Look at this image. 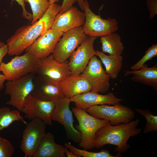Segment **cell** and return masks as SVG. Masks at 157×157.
<instances>
[{
  "label": "cell",
  "instance_id": "cell-16",
  "mask_svg": "<svg viewBox=\"0 0 157 157\" xmlns=\"http://www.w3.org/2000/svg\"><path fill=\"white\" fill-rule=\"evenodd\" d=\"M40 64L36 74L47 76L59 83L70 76L67 60L63 63L57 61L51 54L40 59Z\"/></svg>",
  "mask_w": 157,
  "mask_h": 157
},
{
  "label": "cell",
  "instance_id": "cell-3",
  "mask_svg": "<svg viewBox=\"0 0 157 157\" xmlns=\"http://www.w3.org/2000/svg\"><path fill=\"white\" fill-rule=\"evenodd\" d=\"M72 111L78 120V125L77 128L81 134L79 146L87 150L95 147L94 142L97 132L109 122L92 116L85 109L74 107Z\"/></svg>",
  "mask_w": 157,
  "mask_h": 157
},
{
  "label": "cell",
  "instance_id": "cell-6",
  "mask_svg": "<svg viewBox=\"0 0 157 157\" xmlns=\"http://www.w3.org/2000/svg\"><path fill=\"white\" fill-rule=\"evenodd\" d=\"M87 113L96 118L109 121L113 126L126 124L134 117L135 113L131 109L119 104L110 106L103 104L86 109Z\"/></svg>",
  "mask_w": 157,
  "mask_h": 157
},
{
  "label": "cell",
  "instance_id": "cell-29",
  "mask_svg": "<svg viewBox=\"0 0 157 157\" xmlns=\"http://www.w3.org/2000/svg\"><path fill=\"white\" fill-rule=\"evenodd\" d=\"M14 151L11 142L0 135V157H11Z\"/></svg>",
  "mask_w": 157,
  "mask_h": 157
},
{
  "label": "cell",
  "instance_id": "cell-32",
  "mask_svg": "<svg viewBox=\"0 0 157 157\" xmlns=\"http://www.w3.org/2000/svg\"><path fill=\"white\" fill-rule=\"evenodd\" d=\"M77 1V0H63L62 5L60 6L59 13H62L69 10L73 4Z\"/></svg>",
  "mask_w": 157,
  "mask_h": 157
},
{
  "label": "cell",
  "instance_id": "cell-4",
  "mask_svg": "<svg viewBox=\"0 0 157 157\" xmlns=\"http://www.w3.org/2000/svg\"><path fill=\"white\" fill-rule=\"evenodd\" d=\"M40 59L35 56L25 53L21 56L16 55L7 63L2 62L0 72L7 81L15 80L28 74H36L40 64Z\"/></svg>",
  "mask_w": 157,
  "mask_h": 157
},
{
  "label": "cell",
  "instance_id": "cell-8",
  "mask_svg": "<svg viewBox=\"0 0 157 157\" xmlns=\"http://www.w3.org/2000/svg\"><path fill=\"white\" fill-rule=\"evenodd\" d=\"M83 26L75 28L63 34L52 53L57 61L67 60L72 53L87 38Z\"/></svg>",
  "mask_w": 157,
  "mask_h": 157
},
{
  "label": "cell",
  "instance_id": "cell-25",
  "mask_svg": "<svg viewBox=\"0 0 157 157\" xmlns=\"http://www.w3.org/2000/svg\"><path fill=\"white\" fill-rule=\"evenodd\" d=\"M31 6L33 19L31 24H32L41 18L48 9L50 3L49 0H24Z\"/></svg>",
  "mask_w": 157,
  "mask_h": 157
},
{
  "label": "cell",
  "instance_id": "cell-2",
  "mask_svg": "<svg viewBox=\"0 0 157 157\" xmlns=\"http://www.w3.org/2000/svg\"><path fill=\"white\" fill-rule=\"evenodd\" d=\"M139 122L137 119L127 123H121L116 126L108 123L97 132L95 147L99 148L106 144H111L117 146L115 151L117 153L125 152L130 147L127 143L129 138L139 134L141 132V129L137 128Z\"/></svg>",
  "mask_w": 157,
  "mask_h": 157
},
{
  "label": "cell",
  "instance_id": "cell-24",
  "mask_svg": "<svg viewBox=\"0 0 157 157\" xmlns=\"http://www.w3.org/2000/svg\"><path fill=\"white\" fill-rule=\"evenodd\" d=\"M20 112L17 109L11 110L6 107L0 108V132L15 121H21L26 124V122L20 115Z\"/></svg>",
  "mask_w": 157,
  "mask_h": 157
},
{
  "label": "cell",
  "instance_id": "cell-40",
  "mask_svg": "<svg viewBox=\"0 0 157 157\" xmlns=\"http://www.w3.org/2000/svg\"></svg>",
  "mask_w": 157,
  "mask_h": 157
},
{
  "label": "cell",
  "instance_id": "cell-26",
  "mask_svg": "<svg viewBox=\"0 0 157 157\" xmlns=\"http://www.w3.org/2000/svg\"><path fill=\"white\" fill-rule=\"evenodd\" d=\"M65 145L68 149L73 152L77 157H117L121 156L120 154L118 153L115 156H112L107 150H102L99 152H95L88 151L85 149H80L75 147L70 142H66Z\"/></svg>",
  "mask_w": 157,
  "mask_h": 157
},
{
  "label": "cell",
  "instance_id": "cell-27",
  "mask_svg": "<svg viewBox=\"0 0 157 157\" xmlns=\"http://www.w3.org/2000/svg\"><path fill=\"white\" fill-rule=\"evenodd\" d=\"M139 114L144 116L147 120L143 133L147 134L151 132L157 131V116L147 110L136 108L135 109Z\"/></svg>",
  "mask_w": 157,
  "mask_h": 157
},
{
  "label": "cell",
  "instance_id": "cell-30",
  "mask_svg": "<svg viewBox=\"0 0 157 157\" xmlns=\"http://www.w3.org/2000/svg\"><path fill=\"white\" fill-rule=\"evenodd\" d=\"M146 4L151 19L157 14V0H146Z\"/></svg>",
  "mask_w": 157,
  "mask_h": 157
},
{
  "label": "cell",
  "instance_id": "cell-18",
  "mask_svg": "<svg viewBox=\"0 0 157 157\" xmlns=\"http://www.w3.org/2000/svg\"><path fill=\"white\" fill-rule=\"evenodd\" d=\"M85 20L84 12L72 6L65 13L56 15L51 28L63 33L74 28L83 26Z\"/></svg>",
  "mask_w": 157,
  "mask_h": 157
},
{
  "label": "cell",
  "instance_id": "cell-38",
  "mask_svg": "<svg viewBox=\"0 0 157 157\" xmlns=\"http://www.w3.org/2000/svg\"><path fill=\"white\" fill-rule=\"evenodd\" d=\"M4 44V42H0V47L2 45Z\"/></svg>",
  "mask_w": 157,
  "mask_h": 157
},
{
  "label": "cell",
  "instance_id": "cell-37",
  "mask_svg": "<svg viewBox=\"0 0 157 157\" xmlns=\"http://www.w3.org/2000/svg\"><path fill=\"white\" fill-rule=\"evenodd\" d=\"M50 3L51 4H52L56 2H58L59 0H49Z\"/></svg>",
  "mask_w": 157,
  "mask_h": 157
},
{
  "label": "cell",
  "instance_id": "cell-28",
  "mask_svg": "<svg viewBox=\"0 0 157 157\" xmlns=\"http://www.w3.org/2000/svg\"><path fill=\"white\" fill-rule=\"evenodd\" d=\"M157 56V44H153L145 52L144 55L135 64L132 66L131 69L133 70H138L142 68L145 63Z\"/></svg>",
  "mask_w": 157,
  "mask_h": 157
},
{
  "label": "cell",
  "instance_id": "cell-1",
  "mask_svg": "<svg viewBox=\"0 0 157 157\" xmlns=\"http://www.w3.org/2000/svg\"><path fill=\"white\" fill-rule=\"evenodd\" d=\"M60 7L56 3L50 4L43 15L34 23L18 28L7 40V54L10 56L20 55L39 36L51 28Z\"/></svg>",
  "mask_w": 157,
  "mask_h": 157
},
{
  "label": "cell",
  "instance_id": "cell-14",
  "mask_svg": "<svg viewBox=\"0 0 157 157\" xmlns=\"http://www.w3.org/2000/svg\"><path fill=\"white\" fill-rule=\"evenodd\" d=\"M63 33L50 28L39 36L25 50L41 59L51 54Z\"/></svg>",
  "mask_w": 157,
  "mask_h": 157
},
{
  "label": "cell",
  "instance_id": "cell-11",
  "mask_svg": "<svg viewBox=\"0 0 157 157\" xmlns=\"http://www.w3.org/2000/svg\"><path fill=\"white\" fill-rule=\"evenodd\" d=\"M81 74L90 85L91 91L104 93L108 90L110 77L103 69L101 60L96 56L91 58Z\"/></svg>",
  "mask_w": 157,
  "mask_h": 157
},
{
  "label": "cell",
  "instance_id": "cell-22",
  "mask_svg": "<svg viewBox=\"0 0 157 157\" xmlns=\"http://www.w3.org/2000/svg\"><path fill=\"white\" fill-rule=\"evenodd\" d=\"M95 56L100 59L105 68V71L110 78L112 79L117 78L121 70L122 66V56L121 55H107L102 51H97Z\"/></svg>",
  "mask_w": 157,
  "mask_h": 157
},
{
  "label": "cell",
  "instance_id": "cell-13",
  "mask_svg": "<svg viewBox=\"0 0 157 157\" xmlns=\"http://www.w3.org/2000/svg\"><path fill=\"white\" fill-rule=\"evenodd\" d=\"M97 37L88 36L86 39L71 55L68 61L71 76L81 74L87 65L90 59L95 56L94 43Z\"/></svg>",
  "mask_w": 157,
  "mask_h": 157
},
{
  "label": "cell",
  "instance_id": "cell-39",
  "mask_svg": "<svg viewBox=\"0 0 157 157\" xmlns=\"http://www.w3.org/2000/svg\"></svg>",
  "mask_w": 157,
  "mask_h": 157
},
{
  "label": "cell",
  "instance_id": "cell-9",
  "mask_svg": "<svg viewBox=\"0 0 157 157\" xmlns=\"http://www.w3.org/2000/svg\"><path fill=\"white\" fill-rule=\"evenodd\" d=\"M55 107L51 116L52 120L62 125L65 129L67 138L73 142L79 143L81 138V134L73 125L72 113L69 108L71 102L69 99L65 97L54 98L51 99Z\"/></svg>",
  "mask_w": 157,
  "mask_h": 157
},
{
  "label": "cell",
  "instance_id": "cell-23",
  "mask_svg": "<svg viewBox=\"0 0 157 157\" xmlns=\"http://www.w3.org/2000/svg\"><path fill=\"white\" fill-rule=\"evenodd\" d=\"M102 52L109 55H121L125 48L119 35L114 32L100 37Z\"/></svg>",
  "mask_w": 157,
  "mask_h": 157
},
{
  "label": "cell",
  "instance_id": "cell-7",
  "mask_svg": "<svg viewBox=\"0 0 157 157\" xmlns=\"http://www.w3.org/2000/svg\"><path fill=\"white\" fill-rule=\"evenodd\" d=\"M35 74H29L19 78L8 81L6 84L5 93L9 95L10 98L6 104L21 112L26 98L33 89V80Z\"/></svg>",
  "mask_w": 157,
  "mask_h": 157
},
{
  "label": "cell",
  "instance_id": "cell-31",
  "mask_svg": "<svg viewBox=\"0 0 157 157\" xmlns=\"http://www.w3.org/2000/svg\"><path fill=\"white\" fill-rule=\"evenodd\" d=\"M12 1H15L19 5L21 6L22 9V17L28 21L31 22L33 19V15L32 14L28 12L26 10L25 7L24 0H12Z\"/></svg>",
  "mask_w": 157,
  "mask_h": 157
},
{
  "label": "cell",
  "instance_id": "cell-36",
  "mask_svg": "<svg viewBox=\"0 0 157 157\" xmlns=\"http://www.w3.org/2000/svg\"><path fill=\"white\" fill-rule=\"evenodd\" d=\"M85 0H77L78 6L80 7L82 10L84 11V8L83 6V3Z\"/></svg>",
  "mask_w": 157,
  "mask_h": 157
},
{
  "label": "cell",
  "instance_id": "cell-35",
  "mask_svg": "<svg viewBox=\"0 0 157 157\" xmlns=\"http://www.w3.org/2000/svg\"><path fill=\"white\" fill-rule=\"evenodd\" d=\"M6 80V78L3 74H0V90L2 89L4 87V83Z\"/></svg>",
  "mask_w": 157,
  "mask_h": 157
},
{
  "label": "cell",
  "instance_id": "cell-15",
  "mask_svg": "<svg viewBox=\"0 0 157 157\" xmlns=\"http://www.w3.org/2000/svg\"><path fill=\"white\" fill-rule=\"evenodd\" d=\"M36 74L33 80L34 88L31 93L33 96L46 101L64 98L59 83L47 76Z\"/></svg>",
  "mask_w": 157,
  "mask_h": 157
},
{
  "label": "cell",
  "instance_id": "cell-17",
  "mask_svg": "<svg viewBox=\"0 0 157 157\" xmlns=\"http://www.w3.org/2000/svg\"><path fill=\"white\" fill-rule=\"evenodd\" d=\"M69 99L71 102L74 103L76 107L85 109L103 104L114 105L123 100L117 98L112 92L102 95L91 91L76 95Z\"/></svg>",
  "mask_w": 157,
  "mask_h": 157
},
{
  "label": "cell",
  "instance_id": "cell-34",
  "mask_svg": "<svg viewBox=\"0 0 157 157\" xmlns=\"http://www.w3.org/2000/svg\"><path fill=\"white\" fill-rule=\"evenodd\" d=\"M65 147V154L67 157H77V156L72 151H69L68 149Z\"/></svg>",
  "mask_w": 157,
  "mask_h": 157
},
{
  "label": "cell",
  "instance_id": "cell-21",
  "mask_svg": "<svg viewBox=\"0 0 157 157\" xmlns=\"http://www.w3.org/2000/svg\"><path fill=\"white\" fill-rule=\"evenodd\" d=\"M124 72L125 76L133 74L131 79L133 81L152 87L157 91V64L150 67L144 64L139 70H126Z\"/></svg>",
  "mask_w": 157,
  "mask_h": 157
},
{
  "label": "cell",
  "instance_id": "cell-20",
  "mask_svg": "<svg viewBox=\"0 0 157 157\" xmlns=\"http://www.w3.org/2000/svg\"><path fill=\"white\" fill-rule=\"evenodd\" d=\"M65 147L56 143L53 135L46 133L34 152L33 157H66Z\"/></svg>",
  "mask_w": 157,
  "mask_h": 157
},
{
  "label": "cell",
  "instance_id": "cell-12",
  "mask_svg": "<svg viewBox=\"0 0 157 157\" xmlns=\"http://www.w3.org/2000/svg\"><path fill=\"white\" fill-rule=\"evenodd\" d=\"M55 107L52 100L46 101L38 99L30 94L26 98L21 112L24 117L29 120L38 118L46 125L51 126V116Z\"/></svg>",
  "mask_w": 157,
  "mask_h": 157
},
{
  "label": "cell",
  "instance_id": "cell-10",
  "mask_svg": "<svg viewBox=\"0 0 157 157\" xmlns=\"http://www.w3.org/2000/svg\"><path fill=\"white\" fill-rule=\"evenodd\" d=\"M24 130L20 149L25 157H32L46 133V125L38 118L27 123Z\"/></svg>",
  "mask_w": 157,
  "mask_h": 157
},
{
  "label": "cell",
  "instance_id": "cell-33",
  "mask_svg": "<svg viewBox=\"0 0 157 157\" xmlns=\"http://www.w3.org/2000/svg\"><path fill=\"white\" fill-rule=\"evenodd\" d=\"M8 47L7 44H3L0 47V66L2 62V60L5 56L8 53Z\"/></svg>",
  "mask_w": 157,
  "mask_h": 157
},
{
  "label": "cell",
  "instance_id": "cell-5",
  "mask_svg": "<svg viewBox=\"0 0 157 157\" xmlns=\"http://www.w3.org/2000/svg\"><path fill=\"white\" fill-rule=\"evenodd\" d=\"M83 6L85 20L82 26L87 35L101 37L115 32L118 29V23L116 19L109 17L104 19L95 14L86 0L84 1Z\"/></svg>",
  "mask_w": 157,
  "mask_h": 157
},
{
  "label": "cell",
  "instance_id": "cell-19",
  "mask_svg": "<svg viewBox=\"0 0 157 157\" xmlns=\"http://www.w3.org/2000/svg\"><path fill=\"white\" fill-rule=\"evenodd\" d=\"M59 84L64 97L68 99L90 91L91 90L90 85L81 74L68 76Z\"/></svg>",
  "mask_w": 157,
  "mask_h": 157
}]
</instances>
